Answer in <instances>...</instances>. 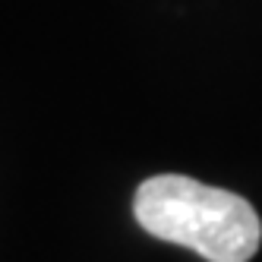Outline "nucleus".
I'll return each instance as SVG.
<instances>
[{"instance_id":"f257e3e1","label":"nucleus","mask_w":262,"mask_h":262,"mask_svg":"<svg viewBox=\"0 0 262 262\" xmlns=\"http://www.w3.org/2000/svg\"><path fill=\"white\" fill-rule=\"evenodd\" d=\"M133 215L145 234L193 250L205 262H250L262 243V221L247 199L183 174L142 180Z\"/></svg>"}]
</instances>
